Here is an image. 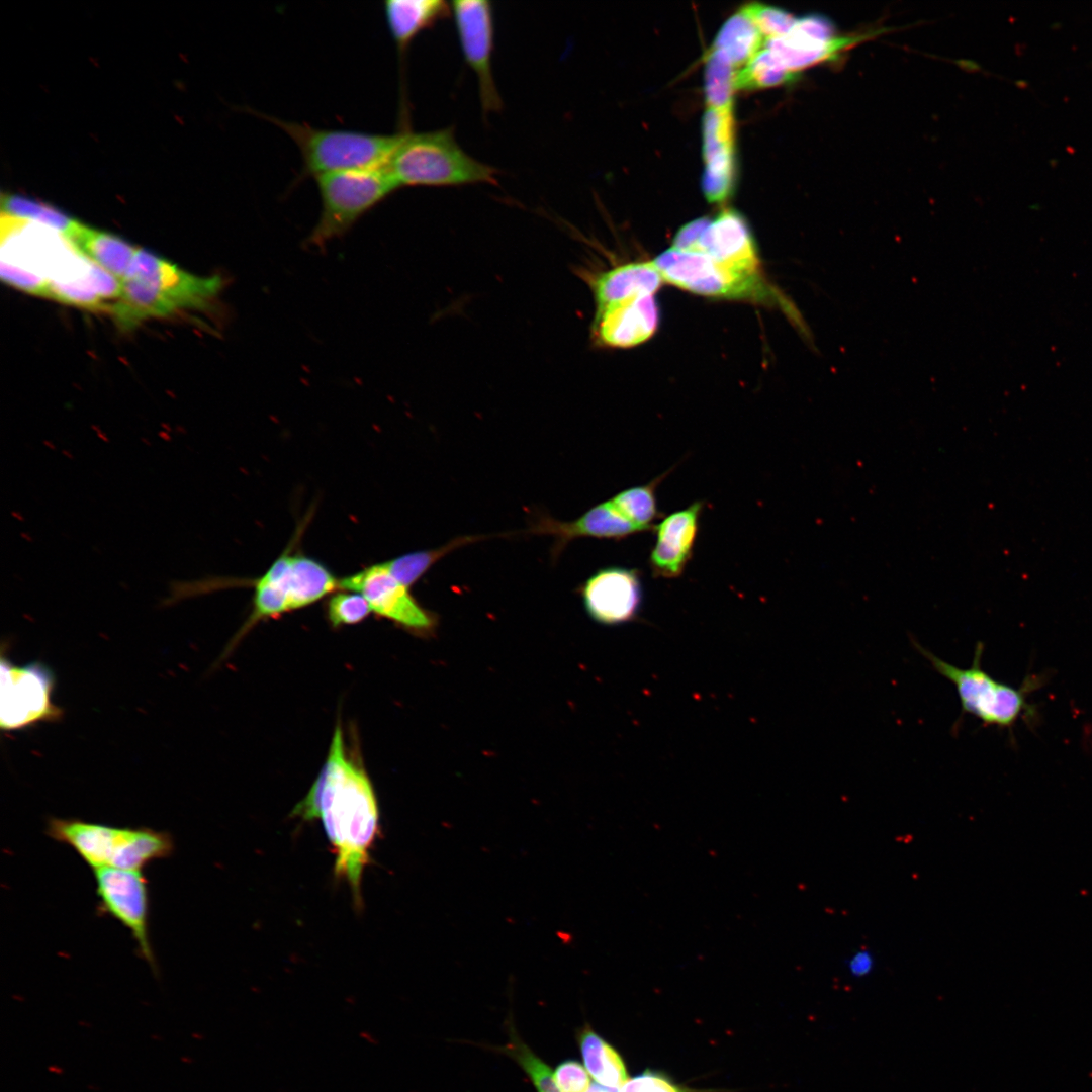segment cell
<instances>
[{"mask_svg": "<svg viewBox=\"0 0 1092 1092\" xmlns=\"http://www.w3.org/2000/svg\"><path fill=\"white\" fill-rule=\"evenodd\" d=\"M292 816L321 820L335 854L334 875L345 880L361 907V882L379 835V810L365 770L346 751L341 726L333 735L326 762Z\"/></svg>", "mask_w": 1092, "mask_h": 1092, "instance_id": "obj_1", "label": "cell"}, {"mask_svg": "<svg viewBox=\"0 0 1092 1092\" xmlns=\"http://www.w3.org/2000/svg\"><path fill=\"white\" fill-rule=\"evenodd\" d=\"M224 284L220 275H193L139 249L122 281L121 312L135 326L148 317L168 316L182 309H209Z\"/></svg>", "mask_w": 1092, "mask_h": 1092, "instance_id": "obj_2", "label": "cell"}, {"mask_svg": "<svg viewBox=\"0 0 1092 1092\" xmlns=\"http://www.w3.org/2000/svg\"><path fill=\"white\" fill-rule=\"evenodd\" d=\"M385 166L399 188L495 184L497 175L462 149L451 127L397 132Z\"/></svg>", "mask_w": 1092, "mask_h": 1092, "instance_id": "obj_3", "label": "cell"}, {"mask_svg": "<svg viewBox=\"0 0 1092 1092\" xmlns=\"http://www.w3.org/2000/svg\"><path fill=\"white\" fill-rule=\"evenodd\" d=\"M47 835L72 847L93 870L110 867L139 870L153 860L170 857L172 835L148 827H117L81 819H48Z\"/></svg>", "mask_w": 1092, "mask_h": 1092, "instance_id": "obj_4", "label": "cell"}, {"mask_svg": "<svg viewBox=\"0 0 1092 1092\" xmlns=\"http://www.w3.org/2000/svg\"><path fill=\"white\" fill-rule=\"evenodd\" d=\"M663 281L688 292L715 299L743 300L779 306L794 321L800 314L792 300L769 284L762 273H746L702 253L672 248L652 260Z\"/></svg>", "mask_w": 1092, "mask_h": 1092, "instance_id": "obj_5", "label": "cell"}, {"mask_svg": "<svg viewBox=\"0 0 1092 1092\" xmlns=\"http://www.w3.org/2000/svg\"><path fill=\"white\" fill-rule=\"evenodd\" d=\"M251 111L277 125L297 146L302 160L298 181L335 172L385 166L397 140V132L382 134L318 128Z\"/></svg>", "mask_w": 1092, "mask_h": 1092, "instance_id": "obj_6", "label": "cell"}, {"mask_svg": "<svg viewBox=\"0 0 1092 1092\" xmlns=\"http://www.w3.org/2000/svg\"><path fill=\"white\" fill-rule=\"evenodd\" d=\"M314 180L321 211L303 245L317 250L344 237L366 213L399 189L386 166L335 172Z\"/></svg>", "mask_w": 1092, "mask_h": 1092, "instance_id": "obj_7", "label": "cell"}, {"mask_svg": "<svg viewBox=\"0 0 1092 1092\" xmlns=\"http://www.w3.org/2000/svg\"><path fill=\"white\" fill-rule=\"evenodd\" d=\"M286 548L254 582L248 625L306 607L339 588V579L320 561Z\"/></svg>", "mask_w": 1092, "mask_h": 1092, "instance_id": "obj_8", "label": "cell"}, {"mask_svg": "<svg viewBox=\"0 0 1092 1092\" xmlns=\"http://www.w3.org/2000/svg\"><path fill=\"white\" fill-rule=\"evenodd\" d=\"M913 644L933 669L954 686L962 715H972L985 725L1009 727L1026 708L1021 690L996 680L982 668L983 645L980 642L975 648L972 665L968 668H960L942 660L916 641Z\"/></svg>", "mask_w": 1092, "mask_h": 1092, "instance_id": "obj_9", "label": "cell"}, {"mask_svg": "<svg viewBox=\"0 0 1092 1092\" xmlns=\"http://www.w3.org/2000/svg\"><path fill=\"white\" fill-rule=\"evenodd\" d=\"M0 728L16 731L43 722H57L64 711L52 700L55 676L43 663L15 665L1 652Z\"/></svg>", "mask_w": 1092, "mask_h": 1092, "instance_id": "obj_10", "label": "cell"}, {"mask_svg": "<svg viewBox=\"0 0 1092 1092\" xmlns=\"http://www.w3.org/2000/svg\"><path fill=\"white\" fill-rule=\"evenodd\" d=\"M98 914L108 915L127 928L138 945V954L158 974L149 935L150 898L142 871L117 868L93 870Z\"/></svg>", "mask_w": 1092, "mask_h": 1092, "instance_id": "obj_11", "label": "cell"}, {"mask_svg": "<svg viewBox=\"0 0 1092 1092\" xmlns=\"http://www.w3.org/2000/svg\"><path fill=\"white\" fill-rule=\"evenodd\" d=\"M450 5L463 58L477 79L482 110L485 114L498 112L503 107V101L492 70L494 51L492 4L486 0H458L451 2Z\"/></svg>", "mask_w": 1092, "mask_h": 1092, "instance_id": "obj_12", "label": "cell"}, {"mask_svg": "<svg viewBox=\"0 0 1092 1092\" xmlns=\"http://www.w3.org/2000/svg\"><path fill=\"white\" fill-rule=\"evenodd\" d=\"M881 31L838 35L833 21L824 15L810 14L797 18L785 35L766 40L768 49L792 75L811 66L834 61L841 53L875 37Z\"/></svg>", "mask_w": 1092, "mask_h": 1092, "instance_id": "obj_13", "label": "cell"}, {"mask_svg": "<svg viewBox=\"0 0 1092 1092\" xmlns=\"http://www.w3.org/2000/svg\"><path fill=\"white\" fill-rule=\"evenodd\" d=\"M339 588L361 594L374 613L406 629L428 632L435 626L434 615L424 609L408 587L395 579L381 562L339 579Z\"/></svg>", "mask_w": 1092, "mask_h": 1092, "instance_id": "obj_14", "label": "cell"}, {"mask_svg": "<svg viewBox=\"0 0 1092 1092\" xmlns=\"http://www.w3.org/2000/svg\"><path fill=\"white\" fill-rule=\"evenodd\" d=\"M588 615L608 626L630 623L637 619L643 600L641 574L638 569L609 566L599 569L580 587Z\"/></svg>", "mask_w": 1092, "mask_h": 1092, "instance_id": "obj_15", "label": "cell"}, {"mask_svg": "<svg viewBox=\"0 0 1092 1092\" xmlns=\"http://www.w3.org/2000/svg\"><path fill=\"white\" fill-rule=\"evenodd\" d=\"M659 324L654 295L639 296L596 308L590 339L600 348L627 349L649 340Z\"/></svg>", "mask_w": 1092, "mask_h": 1092, "instance_id": "obj_16", "label": "cell"}, {"mask_svg": "<svg viewBox=\"0 0 1092 1092\" xmlns=\"http://www.w3.org/2000/svg\"><path fill=\"white\" fill-rule=\"evenodd\" d=\"M703 509L704 502L697 500L654 525L656 540L648 561L653 576L676 578L684 573L693 555Z\"/></svg>", "mask_w": 1092, "mask_h": 1092, "instance_id": "obj_17", "label": "cell"}, {"mask_svg": "<svg viewBox=\"0 0 1092 1092\" xmlns=\"http://www.w3.org/2000/svg\"><path fill=\"white\" fill-rule=\"evenodd\" d=\"M696 253L738 271L761 272L758 248L750 226L744 216L733 209H725L711 219Z\"/></svg>", "mask_w": 1092, "mask_h": 1092, "instance_id": "obj_18", "label": "cell"}, {"mask_svg": "<svg viewBox=\"0 0 1092 1092\" xmlns=\"http://www.w3.org/2000/svg\"><path fill=\"white\" fill-rule=\"evenodd\" d=\"M530 532L552 535L555 538L552 552L557 556L571 540L578 537L621 540L643 531L628 520L610 499L596 505L570 522L541 516Z\"/></svg>", "mask_w": 1092, "mask_h": 1092, "instance_id": "obj_19", "label": "cell"}, {"mask_svg": "<svg viewBox=\"0 0 1092 1092\" xmlns=\"http://www.w3.org/2000/svg\"><path fill=\"white\" fill-rule=\"evenodd\" d=\"M578 275L589 286L596 308L655 295L664 283L652 261L629 262L597 273L581 269Z\"/></svg>", "mask_w": 1092, "mask_h": 1092, "instance_id": "obj_20", "label": "cell"}, {"mask_svg": "<svg viewBox=\"0 0 1092 1092\" xmlns=\"http://www.w3.org/2000/svg\"><path fill=\"white\" fill-rule=\"evenodd\" d=\"M383 10L389 33L402 56L422 31L451 13V5L442 0H387Z\"/></svg>", "mask_w": 1092, "mask_h": 1092, "instance_id": "obj_21", "label": "cell"}, {"mask_svg": "<svg viewBox=\"0 0 1092 1092\" xmlns=\"http://www.w3.org/2000/svg\"><path fill=\"white\" fill-rule=\"evenodd\" d=\"M67 241L79 254L121 281L126 277L139 250L115 235L83 224Z\"/></svg>", "mask_w": 1092, "mask_h": 1092, "instance_id": "obj_22", "label": "cell"}, {"mask_svg": "<svg viewBox=\"0 0 1092 1092\" xmlns=\"http://www.w3.org/2000/svg\"><path fill=\"white\" fill-rule=\"evenodd\" d=\"M577 1044L588 1074L601 1086L617 1091L627 1082V1070L617 1050L588 1025L576 1034Z\"/></svg>", "mask_w": 1092, "mask_h": 1092, "instance_id": "obj_23", "label": "cell"}, {"mask_svg": "<svg viewBox=\"0 0 1092 1092\" xmlns=\"http://www.w3.org/2000/svg\"><path fill=\"white\" fill-rule=\"evenodd\" d=\"M705 167L726 169L735 166V120L733 108H708L703 119Z\"/></svg>", "mask_w": 1092, "mask_h": 1092, "instance_id": "obj_24", "label": "cell"}, {"mask_svg": "<svg viewBox=\"0 0 1092 1092\" xmlns=\"http://www.w3.org/2000/svg\"><path fill=\"white\" fill-rule=\"evenodd\" d=\"M765 40L748 14L740 8L720 28L712 49L724 52L735 68H743L763 47Z\"/></svg>", "mask_w": 1092, "mask_h": 1092, "instance_id": "obj_25", "label": "cell"}, {"mask_svg": "<svg viewBox=\"0 0 1092 1092\" xmlns=\"http://www.w3.org/2000/svg\"><path fill=\"white\" fill-rule=\"evenodd\" d=\"M1 208L11 218L35 221L55 230L66 240L82 224L50 204L17 194H2Z\"/></svg>", "mask_w": 1092, "mask_h": 1092, "instance_id": "obj_26", "label": "cell"}, {"mask_svg": "<svg viewBox=\"0 0 1092 1092\" xmlns=\"http://www.w3.org/2000/svg\"><path fill=\"white\" fill-rule=\"evenodd\" d=\"M482 536H462L445 545L429 550L414 551L391 560L381 562L385 569L399 582L410 587L416 583L439 559Z\"/></svg>", "mask_w": 1092, "mask_h": 1092, "instance_id": "obj_27", "label": "cell"}, {"mask_svg": "<svg viewBox=\"0 0 1092 1092\" xmlns=\"http://www.w3.org/2000/svg\"><path fill=\"white\" fill-rule=\"evenodd\" d=\"M736 68L722 51L712 49L706 58L704 93L709 108H733Z\"/></svg>", "mask_w": 1092, "mask_h": 1092, "instance_id": "obj_28", "label": "cell"}, {"mask_svg": "<svg viewBox=\"0 0 1092 1092\" xmlns=\"http://www.w3.org/2000/svg\"><path fill=\"white\" fill-rule=\"evenodd\" d=\"M668 472L669 470L646 484L630 487L619 492L611 499L612 503L628 520L643 531L653 529V521L660 515L656 500V488Z\"/></svg>", "mask_w": 1092, "mask_h": 1092, "instance_id": "obj_29", "label": "cell"}, {"mask_svg": "<svg viewBox=\"0 0 1092 1092\" xmlns=\"http://www.w3.org/2000/svg\"><path fill=\"white\" fill-rule=\"evenodd\" d=\"M795 79L796 76L789 73L772 53L763 47L743 68L737 71L735 86L736 89L742 90L764 89L792 82Z\"/></svg>", "mask_w": 1092, "mask_h": 1092, "instance_id": "obj_30", "label": "cell"}, {"mask_svg": "<svg viewBox=\"0 0 1092 1092\" xmlns=\"http://www.w3.org/2000/svg\"><path fill=\"white\" fill-rule=\"evenodd\" d=\"M510 1030V1041L505 1046L494 1049L508 1055L522 1068L537 1092H560L551 1068L521 1040L513 1025Z\"/></svg>", "mask_w": 1092, "mask_h": 1092, "instance_id": "obj_31", "label": "cell"}, {"mask_svg": "<svg viewBox=\"0 0 1092 1092\" xmlns=\"http://www.w3.org/2000/svg\"><path fill=\"white\" fill-rule=\"evenodd\" d=\"M47 298L93 310L108 309V304L83 283L82 278L72 281L49 279Z\"/></svg>", "mask_w": 1092, "mask_h": 1092, "instance_id": "obj_32", "label": "cell"}, {"mask_svg": "<svg viewBox=\"0 0 1092 1092\" xmlns=\"http://www.w3.org/2000/svg\"><path fill=\"white\" fill-rule=\"evenodd\" d=\"M371 611L367 600L355 592L346 590L335 594L327 603V615L334 627L359 623Z\"/></svg>", "mask_w": 1092, "mask_h": 1092, "instance_id": "obj_33", "label": "cell"}, {"mask_svg": "<svg viewBox=\"0 0 1092 1092\" xmlns=\"http://www.w3.org/2000/svg\"><path fill=\"white\" fill-rule=\"evenodd\" d=\"M742 9L754 22L765 41L788 33L797 19L782 8L761 3H749Z\"/></svg>", "mask_w": 1092, "mask_h": 1092, "instance_id": "obj_34", "label": "cell"}, {"mask_svg": "<svg viewBox=\"0 0 1092 1092\" xmlns=\"http://www.w3.org/2000/svg\"><path fill=\"white\" fill-rule=\"evenodd\" d=\"M0 276L4 282L21 291L47 298L49 279L41 275L2 260Z\"/></svg>", "mask_w": 1092, "mask_h": 1092, "instance_id": "obj_35", "label": "cell"}, {"mask_svg": "<svg viewBox=\"0 0 1092 1092\" xmlns=\"http://www.w3.org/2000/svg\"><path fill=\"white\" fill-rule=\"evenodd\" d=\"M554 1077L560 1092H586L592 1086L585 1067L572 1059L561 1062Z\"/></svg>", "mask_w": 1092, "mask_h": 1092, "instance_id": "obj_36", "label": "cell"}, {"mask_svg": "<svg viewBox=\"0 0 1092 1092\" xmlns=\"http://www.w3.org/2000/svg\"><path fill=\"white\" fill-rule=\"evenodd\" d=\"M620 1092H680V1090L663 1074L646 1070L627 1081Z\"/></svg>", "mask_w": 1092, "mask_h": 1092, "instance_id": "obj_37", "label": "cell"}, {"mask_svg": "<svg viewBox=\"0 0 1092 1092\" xmlns=\"http://www.w3.org/2000/svg\"><path fill=\"white\" fill-rule=\"evenodd\" d=\"M710 221L711 219L708 217H700L682 225L675 234L671 248L681 252L696 253L699 242Z\"/></svg>", "mask_w": 1092, "mask_h": 1092, "instance_id": "obj_38", "label": "cell"}, {"mask_svg": "<svg viewBox=\"0 0 1092 1092\" xmlns=\"http://www.w3.org/2000/svg\"><path fill=\"white\" fill-rule=\"evenodd\" d=\"M844 965L851 978L864 979L875 971L877 960L872 950L859 948L847 957Z\"/></svg>", "mask_w": 1092, "mask_h": 1092, "instance_id": "obj_39", "label": "cell"}, {"mask_svg": "<svg viewBox=\"0 0 1092 1092\" xmlns=\"http://www.w3.org/2000/svg\"><path fill=\"white\" fill-rule=\"evenodd\" d=\"M586 1092H617V1091L612 1090V1089H607L606 1087L601 1086L599 1084H594V1085H592L589 1087V1089Z\"/></svg>", "mask_w": 1092, "mask_h": 1092, "instance_id": "obj_40", "label": "cell"}]
</instances>
